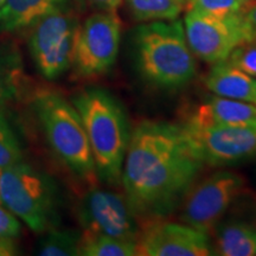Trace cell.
<instances>
[{"mask_svg": "<svg viewBox=\"0 0 256 256\" xmlns=\"http://www.w3.org/2000/svg\"><path fill=\"white\" fill-rule=\"evenodd\" d=\"M34 110L54 153L76 177L94 185L98 180L88 136L78 112L60 92L40 90Z\"/></svg>", "mask_w": 256, "mask_h": 256, "instance_id": "4", "label": "cell"}, {"mask_svg": "<svg viewBox=\"0 0 256 256\" xmlns=\"http://www.w3.org/2000/svg\"><path fill=\"white\" fill-rule=\"evenodd\" d=\"M242 23L244 28L247 40H256V2L242 14Z\"/></svg>", "mask_w": 256, "mask_h": 256, "instance_id": "25", "label": "cell"}, {"mask_svg": "<svg viewBox=\"0 0 256 256\" xmlns=\"http://www.w3.org/2000/svg\"><path fill=\"white\" fill-rule=\"evenodd\" d=\"M5 2H6V0H0V8H2V6L4 5Z\"/></svg>", "mask_w": 256, "mask_h": 256, "instance_id": "28", "label": "cell"}, {"mask_svg": "<svg viewBox=\"0 0 256 256\" xmlns=\"http://www.w3.org/2000/svg\"><path fill=\"white\" fill-rule=\"evenodd\" d=\"M78 255L82 256H138L136 243L124 241L83 230L80 240Z\"/></svg>", "mask_w": 256, "mask_h": 256, "instance_id": "17", "label": "cell"}, {"mask_svg": "<svg viewBox=\"0 0 256 256\" xmlns=\"http://www.w3.org/2000/svg\"><path fill=\"white\" fill-rule=\"evenodd\" d=\"M136 72L150 87L177 92L196 78V57L188 46L180 19L154 20L134 32Z\"/></svg>", "mask_w": 256, "mask_h": 256, "instance_id": "2", "label": "cell"}, {"mask_svg": "<svg viewBox=\"0 0 256 256\" xmlns=\"http://www.w3.org/2000/svg\"><path fill=\"white\" fill-rule=\"evenodd\" d=\"M76 214L86 232L134 243L139 238L142 223L124 194L90 185V188L80 198Z\"/></svg>", "mask_w": 256, "mask_h": 256, "instance_id": "10", "label": "cell"}, {"mask_svg": "<svg viewBox=\"0 0 256 256\" xmlns=\"http://www.w3.org/2000/svg\"><path fill=\"white\" fill-rule=\"evenodd\" d=\"M23 72L14 60L0 58V108L17 98L23 84Z\"/></svg>", "mask_w": 256, "mask_h": 256, "instance_id": "21", "label": "cell"}, {"mask_svg": "<svg viewBox=\"0 0 256 256\" xmlns=\"http://www.w3.org/2000/svg\"><path fill=\"white\" fill-rule=\"evenodd\" d=\"M182 124L192 126H256V104L211 96L196 106Z\"/></svg>", "mask_w": 256, "mask_h": 256, "instance_id": "13", "label": "cell"}, {"mask_svg": "<svg viewBox=\"0 0 256 256\" xmlns=\"http://www.w3.org/2000/svg\"><path fill=\"white\" fill-rule=\"evenodd\" d=\"M81 0H6L0 8V31L31 28L44 16L62 10H78Z\"/></svg>", "mask_w": 256, "mask_h": 256, "instance_id": "14", "label": "cell"}, {"mask_svg": "<svg viewBox=\"0 0 256 256\" xmlns=\"http://www.w3.org/2000/svg\"><path fill=\"white\" fill-rule=\"evenodd\" d=\"M179 126L204 166L222 168L256 156V126Z\"/></svg>", "mask_w": 256, "mask_h": 256, "instance_id": "9", "label": "cell"}, {"mask_svg": "<svg viewBox=\"0 0 256 256\" xmlns=\"http://www.w3.org/2000/svg\"><path fill=\"white\" fill-rule=\"evenodd\" d=\"M18 249L16 247L14 238H0V256L17 255Z\"/></svg>", "mask_w": 256, "mask_h": 256, "instance_id": "27", "label": "cell"}, {"mask_svg": "<svg viewBox=\"0 0 256 256\" xmlns=\"http://www.w3.org/2000/svg\"><path fill=\"white\" fill-rule=\"evenodd\" d=\"M90 4L100 11L116 12V10L122 4V0H88Z\"/></svg>", "mask_w": 256, "mask_h": 256, "instance_id": "26", "label": "cell"}, {"mask_svg": "<svg viewBox=\"0 0 256 256\" xmlns=\"http://www.w3.org/2000/svg\"><path fill=\"white\" fill-rule=\"evenodd\" d=\"M204 84L217 96L256 104V78L223 60L212 64Z\"/></svg>", "mask_w": 256, "mask_h": 256, "instance_id": "15", "label": "cell"}, {"mask_svg": "<svg viewBox=\"0 0 256 256\" xmlns=\"http://www.w3.org/2000/svg\"><path fill=\"white\" fill-rule=\"evenodd\" d=\"M226 60L241 72L256 78V40L238 44Z\"/></svg>", "mask_w": 256, "mask_h": 256, "instance_id": "23", "label": "cell"}, {"mask_svg": "<svg viewBox=\"0 0 256 256\" xmlns=\"http://www.w3.org/2000/svg\"><path fill=\"white\" fill-rule=\"evenodd\" d=\"M242 14L220 17L186 10L185 36L194 57L209 64L223 62L238 44L248 42Z\"/></svg>", "mask_w": 256, "mask_h": 256, "instance_id": "11", "label": "cell"}, {"mask_svg": "<svg viewBox=\"0 0 256 256\" xmlns=\"http://www.w3.org/2000/svg\"><path fill=\"white\" fill-rule=\"evenodd\" d=\"M127 5L139 22L172 20L186 10L188 0H127Z\"/></svg>", "mask_w": 256, "mask_h": 256, "instance_id": "18", "label": "cell"}, {"mask_svg": "<svg viewBox=\"0 0 256 256\" xmlns=\"http://www.w3.org/2000/svg\"><path fill=\"white\" fill-rule=\"evenodd\" d=\"M38 242L37 254L42 256H76L78 255L81 232L72 229L52 228L43 232Z\"/></svg>", "mask_w": 256, "mask_h": 256, "instance_id": "19", "label": "cell"}, {"mask_svg": "<svg viewBox=\"0 0 256 256\" xmlns=\"http://www.w3.org/2000/svg\"><path fill=\"white\" fill-rule=\"evenodd\" d=\"M246 188L241 174L220 170L194 183L179 208V220L210 234Z\"/></svg>", "mask_w": 256, "mask_h": 256, "instance_id": "6", "label": "cell"}, {"mask_svg": "<svg viewBox=\"0 0 256 256\" xmlns=\"http://www.w3.org/2000/svg\"><path fill=\"white\" fill-rule=\"evenodd\" d=\"M72 104L78 112L87 133L98 178L110 186H119L132 134L124 106L102 88L80 92L74 96Z\"/></svg>", "mask_w": 256, "mask_h": 256, "instance_id": "3", "label": "cell"}, {"mask_svg": "<svg viewBox=\"0 0 256 256\" xmlns=\"http://www.w3.org/2000/svg\"><path fill=\"white\" fill-rule=\"evenodd\" d=\"M20 232V223L11 211L0 206V238H14Z\"/></svg>", "mask_w": 256, "mask_h": 256, "instance_id": "24", "label": "cell"}, {"mask_svg": "<svg viewBox=\"0 0 256 256\" xmlns=\"http://www.w3.org/2000/svg\"><path fill=\"white\" fill-rule=\"evenodd\" d=\"M0 204L34 232L57 226L55 185L46 174L23 162L0 170Z\"/></svg>", "mask_w": 256, "mask_h": 256, "instance_id": "5", "label": "cell"}, {"mask_svg": "<svg viewBox=\"0 0 256 256\" xmlns=\"http://www.w3.org/2000/svg\"><path fill=\"white\" fill-rule=\"evenodd\" d=\"M255 2L256 0H188L186 10L226 17L244 14Z\"/></svg>", "mask_w": 256, "mask_h": 256, "instance_id": "20", "label": "cell"}, {"mask_svg": "<svg viewBox=\"0 0 256 256\" xmlns=\"http://www.w3.org/2000/svg\"><path fill=\"white\" fill-rule=\"evenodd\" d=\"M203 168L179 124L142 120L132 130L120 185L140 222L166 220Z\"/></svg>", "mask_w": 256, "mask_h": 256, "instance_id": "1", "label": "cell"}, {"mask_svg": "<svg viewBox=\"0 0 256 256\" xmlns=\"http://www.w3.org/2000/svg\"><path fill=\"white\" fill-rule=\"evenodd\" d=\"M23 162V153L17 136L0 112V170Z\"/></svg>", "mask_w": 256, "mask_h": 256, "instance_id": "22", "label": "cell"}, {"mask_svg": "<svg viewBox=\"0 0 256 256\" xmlns=\"http://www.w3.org/2000/svg\"><path fill=\"white\" fill-rule=\"evenodd\" d=\"M121 20L116 12L101 11L78 25L74 48L72 70L78 78L104 75L119 54Z\"/></svg>", "mask_w": 256, "mask_h": 256, "instance_id": "7", "label": "cell"}, {"mask_svg": "<svg viewBox=\"0 0 256 256\" xmlns=\"http://www.w3.org/2000/svg\"><path fill=\"white\" fill-rule=\"evenodd\" d=\"M78 10L49 14L32 25L30 51L38 72L46 80H56L72 66Z\"/></svg>", "mask_w": 256, "mask_h": 256, "instance_id": "8", "label": "cell"}, {"mask_svg": "<svg viewBox=\"0 0 256 256\" xmlns=\"http://www.w3.org/2000/svg\"><path fill=\"white\" fill-rule=\"evenodd\" d=\"M212 232L216 255H256V224L240 220H222Z\"/></svg>", "mask_w": 256, "mask_h": 256, "instance_id": "16", "label": "cell"}, {"mask_svg": "<svg viewBox=\"0 0 256 256\" xmlns=\"http://www.w3.org/2000/svg\"><path fill=\"white\" fill-rule=\"evenodd\" d=\"M140 256H209L216 255L209 234L184 223L165 220L142 224L136 241Z\"/></svg>", "mask_w": 256, "mask_h": 256, "instance_id": "12", "label": "cell"}]
</instances>
